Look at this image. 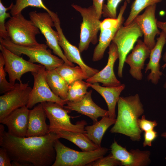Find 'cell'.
I'll list each match as a JSON object with an SVG mask.
<instances>
[{
	"label": "cell",
	"instance_id": "52a82bcc",
	"mask_svg": "<svg viewBox=\"0 0 166 166\" xmlns=\"http://www.w3.org/2000/svg\"><path fill=\"white\" fill-rule=\"evenodd\" d=\"M71 6L80 13L82 18L78 48L82 52L87 49L90 43L95 44L97 43V34L101 22L93 5L88 8L73 4Z\"/></svg>",
	"mask_w": 166,
	"mask_h": 166
},
{
	"label": "cell",
	"instance_id": "ba28073f",
	"mask_svg": "<svg viewBox=\"0 0 166 166\" xmlns=\"http://www.w3.org/2000/svg\"><path fill=\"white\" fill-rule=\"evenodd\" d=\"M143 35L140 27L133 21L127 25H122L113 39L112 42L116 45L118 53L117 74L120 77H123V69L126 57L133 49L138 38Z\"/></svg>",
	"mask_w": 166,
	"mask_h": 166
},
{
	"label": "cell",
	"instance_id": "603a6c76",
	"mask_svg": "<svg viewBox=\"0 0 166 166\" xmlns=\"http://www.w3.org/2000/svg\"><path fill=\"white\" fill-rule=\"evenodd\" d=\"M90 87L98 92L105 100L108 109L109 117L116 118L115 108L121 92L124 89V84L115 87H105L100 85L98 83H90Z\"/></svg>",
	"mask_w": 166,
	"mask_h": 166
},
{
	"label": "cell",
	"instance_id": "277c9868",
	"mask_svg": "<svg viewBox=\"0 0 166 166\" xmlns=\"http://www.w3.org/2000/svg\"><path fill=\"white\" fill-rule=\"evenodd\" d=\"M0 44L19 56L22 54L26 55L29 58V61L39 63L46 70L55 69L65 62L61 58L53 55L50 50L47 49V45L44 44L35 47L19 45L13 43L8 38H0Z\"/></svg>",
	"mask_w": 166,
	"mask_h": 166
},
{
	"label": "cell",
	"instance_id": "f6af8a7d",
	"mask_svg": "<svg viewBox=\"0 0 166 166\" xmlns=\"http://www.w3.org/2000/svg\"><path fill=\"white\" fill-rule=\"evenodd\" d=\"M93 1H94L95 0H92Z\"/></svg>",
	"mask_w": 166,
	"mask_h": 166
},
{
	"label": "cell",
	"instance_id": "3957f363",
	"mask_svg": "<svg viewBox=\"0 0 166 166\" xmlns=\"http://www.w3.org/2000/svg\"><path fill=\"white\" fill-rule=\"evenodd\" d=\"M8 38L15 44L25 46L41 45L36 36L40 33L39 29L30 19L25 18L20 13L11 16L5 24Z\"/></svg>",
	"mask_w": 166,
	"mask_h": 166
},
{
	"label": "cell",
	"instance_id": "e575fe53",
	"mask_svg": "<svg viewBox=\"0 0 166 166\" xmlns=\"http://www.w3.org/2000/svg\"><path fill=\"white\" fill-rule=\"evenodd\" d=\"M137 122L139 128L142 132L153 130L157 125V122L155 120L151 121L146 120L144 115H142L141 119L139 118Z\"/></svg>",
	"mask_w": 166,
	"mask_h": 166
},
{
	"label": "cell",
	"instance_id": "7402d4cb",
	"mask_svg": "<svg viewBox=\"0 0 166 166\" xmlns=\"http://www.w3.org/2000/svg\"><path fill=\"white\" fill-rule=\"evenodd\" d=\"M46 117L42 103L30 110L26 137L42 136L49 133V125L46 122Z\"/></svg>",
	"mask_w": 166,
	"mask_h": 166
},
{
	"label": "cell",
	"instance_id": "d590c367",
	"mask_svg": "<svg viewBox=\"0 0 166 166\" xmlns=\"http://www.w3.org/2000/svg\"><path fill=\"white\" fill-rule=\"evenodd\" d=\"M157 132L154 130L145 132L144 133V147L146 146H151L152 142L157 136Z\"/></svg>",
	"mask_w": 166,
	"mask_h": 166
},
{
	"label": "cell",
	"instance_id": "4fadbf2b",
	"mask_svg": "<svg viewBox=\"0 0 166 166\" xmlns=\"http://www.w3.org/2000/svg\"><path fill=\"white\" fill-rule=\"evenodd\" d=\"M52 16L54 27L59 35V45L63 49L67 60L72 63L78 65L85 72L89 78L98 73L99 70L91 68L85 63L82 59L78 48L71 44L67 40L61 27L60 21L57 14L54 13Z\"/></svg>",
	"mask_w": 166,
	"mask_h": 166
},
{
	"label": "cell",
	"instance_id": "cb8c5ba5",
	"mask_svg": "<svg viewBox=\"0 0 166 166\" xmlns=\"http://www.w3.org/2000/svg\"><path fill=\"white\" fill-rule=\"evenodd\" d=\"M116 121V118L103 117L93 125L85 127V135L94 144L101 147V141L105 133L111 126L115 124Z\"/></svg>",
	"mask_w": 166,
	"mask_h": 166
},
{
	"label": "cell",
	"instance_id": "e0dca14e",
	"mask_svg": "<svg viewBox=\"0 0 166 166\" xmlns=\"http://www.w3.org/2000/svg\"><path fill=\"white\" fill-rule=\"evenodd\" d=\"M150 52V49L144 41L139 39L136 41V44L131 53L126 57L125 62L130 67L129 73L137 81L143 78L141 70L144 69L145 61L149 57Z\"/></svg>",
	"mask_w": 166,
	"mask_h": 166
},
{
	"label": "cell",
	"instance_id": "30bf717a",
	"mask_svg": "<svg viewBox=\"0 0 166 166\" xmlns=\"http://www.w3.org/2000/svg\"><path fill=\"white\" fill-rule=\"evenodd\" d=\"M46 71L45 67L42 65L38 71L31 73L34 83L26 105L28 109H32L37 103L45 102L57 103L62 106L66 104V102L55 95L50 88L46 79Z\"/></svg>",
	"mask_w": 166,
	"mask_h": 166
},
{
	"label": "cell",
	"instance_id": "ac0fdd59",
	"mask_svg": "<svg viewBox=\"0 0 166 166\" xmlns=\"http://www.w3.org/2000/svg\"><path fill=\"white\" fill-rule=\"evenodd\" d=\"M92 90L81 99L75 101L68 102L64 108L70 110H73L90 118L94 123L98 121L99 117L109 116L108 110H105L96 104L91 97Z\"/></svg>",
	"mask_w": 166,
	"mask_h": 166
},
{
	"label": "cell",
	"instance_id": "9a60e30c",
	"mask_svg": "<svg viewBox=\"0 0 166 166\" xmlns=\"http://www.w3.org/2000/svg\"><path fill=\"white\" fill-rule=\"evenodd\" d=\"M110 148L111 153L121 162V166H146L151 163V153L149 151H141L137 149H132L128 152L115 140Z\"/></svg>",
	"mask_w": 166,
	"mask_h": 166
},
{
	"label": "cell",
	"instance_id": "2e32d148",
	"mask_svg": "<svg viewBox=\"0 0 166 166\" xmlns=\"http://www.w3.org/2000/svg\"><path fill=\"white\" fill-rule=\"evenodd\" d=\"M108 53V61L106 65L102 70L87 79V82L90 84L100 83L102 84V86L109 87L117 86L121 84L114 72V64L119 58V55L117 46L113 42L109 46Z\"/></svg>",
	"mask_w": 166,
	"mask_h": 166
},
{
	"label": "cell",
	"instance_id": "8992f818",
	"mask_svg": "<svg viewBox=\"0 0 166 166\" xmlns=\"http://www.w3.org/2000/svg\"><path fill=\"white\" fill-rule=\"evenodd\" d=\"M41 103L49 121V132L65 130L86 134L85 127L87 123L85 121H78L73 124L71 122V117L68 115L70 110L54 102Z\"/></svg>",
	"mask_w": 166,
	"mask_h": 166
},
{
	"label": "cell",
	"instance_id": "1f68e13d",
	"mask_svg": "<svg viewBox=\"0 0 166 166\" xmlns=\"http://www.w3.org/2000/svg\"><path fill=\"white\" fill-rule=\"evenodd\" d=\"M122 0H107V3L103 5L102 15L105 17L117 18V9L119 4ZM125 1L129 3L131 0Z\"/></svg>",
	"mask_w": 166,
	"mask_h": 166
},
{
	"label": "cell",
	"instance_id": "6da1fadb",
	"mask_svg": "<svg viewBox=\"0 0 166 166\" xmlns=\"http://www.w3.org/2000/svg\"><path fill=\"white\" fill-rule=\"evenodd\" d=\"M59 139L53 132L42 136L20 137L5 132L0 145L6 150L11 160L18 162L19 166H50L55 160L54 144Z\"/></svg>",
	"mask_w": 166,
	"mask_h": 166
},
{
	"label": "cell",
	"instance_id": "ffe728a7",
	"mask_svg": "<svg viewBox=\"0 0 166 166\" xmlns=\"http://www.w3.org/2000/svg\"><path fill=\"white\" fill-rule=\"evenodd\" d=\"M154 47L151 50L148 62L146 65L145 73L150 70L147 79L154 85L158 84L162 73L160 71V61L163 47L166 42V35L162 31L157 39Z\"/></svg>",
	"mask_w": 166,
	"mask_h": 166
},
{
	"label": "cell",
	"instance_id": "5b68a950",
	"mask_svg": "<svg viewBox=\"0 0 166 166\" xmlns=\"http://www.w3.org/2000/svg\"><path fill=\"white\" fill-rule=\"evenodd\" d=\"M59 139L54 143L56 156L52 166H88L104 156L109 150L107 148L101 147L92 151H77L65 146Z\"/></svg>",
	"mask_w": 166,
	"mask_h": 166
},
{
	"label": "cell",
	"instance_id": "7c38bea8",
	"mask_svg": "<svg viewBox=\"0 0 166 166\" xmlns=\"http://www.w3.org/2000/svg\"><path fill=\"white\" fill-rule=\"evenodd\" d=\"M14 87L0 97V120L14 111L26 106L32 88L29 82L16 83Z\"/></svg>",
	"mask_w": 166,
	"mask_h": 166
},
{
	"label": "cell",
	"instance_id": "d6a6232c",
	"mask_svg": "<svg viewBox=\"0 0 166 166\" xmlns=\"http://www.w3.org/2000/svg\"><path fill=\"white\" fill-rule=\"evenodd\" d=\"M5 62L3 56L0 53V93L3 94L10 90L14 87V85L8 82L6 78V73L4 69Z\"/></svg>",
	"mask_w": 166,
	"mask_h": 166
},
{
	"label": "cell",
	"instance_id": "f1b7e54d",
	"mask_svg": "<svg viewBox=\"0 0 166 166\" xmlns=\"http://www.w3.org/2000/svg\"><path fill=\"white\" fill-rule=\"evenodd\" d=\"M162 0H134L132 3L128 17L124 23V26L132 22L135 17L148 6L159 3Z\"/></svg>",
	"mask_w": 166,
	"mask_h": 166
},
{
	"label": "cell",
	"instance_id": "4dcf8cb0",
	"mask_svg": "<svg viewBox=\"0 0 166 166\" xmlns=\"http://www.w3.org/2000/svg\"><path fill=\"white\" fill-rule=\"evenodd\" d=\"M13 5L14 4L12 2L9 7H6L2 4L1 0H0V38L6 39L8 38L5 22L7 18L11 17L10 14L7 11L10 10Z\"/></svg>",
	"mask_w": 166,
	"mask_h": 166
},
{
	"label": "cell",
	"instance_id": "9c48e42d",
	"mask_svg": "<svg viewBox=\"0 0 166 166\" xmlns=\"http://www.w3.org/2000/svg\"><path fill=\"white\" fill-rule=\"evenodd\" d=\"M29 15L31 20L44 36L46 45L53 50L54 54L62 59L65 62L71 66L74 65L69 61L63 53L59 45V35L57 32L52 28L54 26L53 20L50 14L46 12H30Z\"/></svg>",
	"mask_w": 166,
	"mask_h": 166
},
{
	"label": "cell",
	"instance_id": "8d00e7d4",
	"mask_svg": "<svg viewBox=\"0 0 166 166\" xmlns=\"http://www.w3.org/2000/svg\"><path fill=\"white\" fill-rule=\"evenodd\" d=\"M11 161L6 150L1 147L0 148V166H12Z\"/></svg>",
	"mask_w": 166,
	"mask_h": 166
},
{
	"label": "cell",
	"instance_id": "8fae6325",
	"mask_svg": "<svg viewBox=\"0 0 166 166\" xmlns=\"http://www.w3.org/2000/svg\"><path fill=\"white\" fill-rule=\"evenodd\" d=\"M0 49L4 60L5 70L8 74L9 82L13 85L16 80L22 82L21 79L23 74L28 72H37L42 66L26 60L1 44Z\"/></svg>",
	"mask_w": 166,
	"mask_h": 166
},
{
	"label": "cell",
	"instance_id": "484cf974",
	"mask_svg": "<svg viewBox=\"0 0 166 166\" xmlns=\"http://www.w3.org/2000/svg\"><path fill=\"white\" fill-rule=\"evenodd\" d=\"M46 79L52 92L62 100L67 97L69 85L55 69L46 71Z\"/></svg>",
	"mask_w": 166,
	"mask_h": 166
},
{
	"label": "cell",
	"instance_id": "4316f807",
	"mask_svg": "<svg viewBox=\"0 0 166 166\" xmlns=\"http://www.w3.org/2000/svg\"><path fill=\"white\" fill-rule=\"evenodd\" d=\"M55 69L69 85L76 81L89 78L80 66H71L64 62Z\"/></svg>",
	"mask_w": 166,
	"mask_h": 166
},
{
	"label": "cell",
	"instance_id": "f35d334b",
	"mask_svg": "<svg viewBox=\"0 0 166 166\" xmlns=\"http://www.w3.org/2000/svg\"><path fill=\"white\" fill-rule=\"evenodd\" d=\"M104 0H95L93 5L95 8L98 17L100 19L102 15V9Z\"/></svg>",
	"mask_w": 166,
	"mask_h": 166
},
{
	"label": "cell",
	"instance_id": "ab89813d",
	"mask_svg": "<svg viewBox=\"0 0 166 166\" xmlns=\"http://www.w3.org/2000/svg\"><path fill=\"white\" fill-rule=\"evenodd\" d=\"M157 26L166 35V22L157 21Z\"/></svg>",
	"mask_w": 166,
	"mask_h": 166
},
{
	"label": "cell",
	"instance_id": "74e56055",
	"mask_svg": "<svg viewBox=\"0 0 166 166\" xmlns=\"http://www.w3.org/2000/svg\"><path fill=\"white\" fill-rule=\"evenodd\" d=\"M119 21V18L118 16L117 18H108L105 19L101 23L100 30L115 26L118 24Z\"/></svg>",
	"mask_w": 166,
	"mask_h": 166
},
{
	"label": "cell",
	"instance_id": "7a4b0ae2",
	"mask_svg": "<svg viewBox=\"0 0 166 166\" xmlns=\"http://www.w3.org/2000/svg\"><path fill=\"white\" fill-rule=\"evenodd\" d=\"M117 103V117L110 132L124 135L133 141H140L142 131L137 121L144 110L139 95L120 97Z\"/></svg>",
	"mask_w": 166,
	"mask_h": 166
},
{
	"label": "cell",
	"instance_id": "60d3db41",
	"mask_svg": "<svg viewBox=\"0 0 166 166\" xmlns=\"http://www.w3.org/2000/svg\"><path fill=\"white\" fill-rule=\"evenodd\" d=\"M3 124H0V144L2 142L5 132L4 131V127Z\"/></svg>",
	"mask_w": 166,
	"mask_h": 166
},
{
	"label": "cell",
	"instance_id": "5bb4252c",
	"mask_svg": "<svg viewBox=\"0 0 166 166\" xmlns=\"http://www.w3.org/2000/svg\"><path fill=\"white\" fill-rule=\"evenodd\" d=\"M156 6L155 4L148 6L142 14L138 15L133 21L140 29L144 36V42L150 50L156 45V36L160 35L161 33L157 26V20L156 18Z\"/></svg>",
	"mask_w": 166,
	"mask_h": 166
},
{
	"label": "cell",
	"instance_id": "d4e9b609",
	"mask_svg": "<svg viewBox=\"0 0 166 166\" xmlns=\"http://www.w3.org/2000/svg\"><path fill=\"white\" fill-rule=\"evenodd\" d=\"M60 138L66 139L79 147L83 151H90L98 149L99 147L92 141L85 134L65 130L55 132Z\"/></svg>",
	"mask_w": 166,
	"mask_h": 166
},
{
	"label": "cell",
	"instance_id": "d6986e66",
	"mask_svg": "<svg viewBox=\"0 0 166 166\" xmlns=\"http://www.w3.org/2000/svg\"><path fill=\"white\" fill-rule=\"evenodd\" d=\"M29 111L26 106L18 108L0 120V123L7 126L10 134L18 137H26Z\"/></svg>",
	"mask_w": 166,
	"mask_h": 166
},
{
	"label": "cell",
	"instance_id": "b9f144b4",
	"mask_svg": "<svg viewBox=\"0 0 166 166\" xmlns=\"http://www.w3.org/2000/svg\"><path fill=\"white\" fill-rule=\"evenodd\" d=\"M163 60L165 62L163 65L162 67L163 69H164L166 66V51L164 53L163 56Z\"/></svg>",
	"mask_w": 166,
	"mask_h": 166
},
{
	"label": "cell",
	"instance_id": "836d02e7",
	"mask_svg": "<svg viewBox=\"0 0 166 166\" xmlns=\"http://www.w3.org/2000/svg\"><path fill=\"white\" fill-rule=\"evenodd\" d=\"M121 166V162L115 158L111 153L108 156L102 157L89 164L88 166Z\"/></svg>",
	"mask_w": 166,
	"mask_h": 166
},
{
	"label": "cell",
	"instance_id": "83f0119b",
	"mask_svg": "<svg viewBox=\"0 0 166 166\" xmlns=\"http://www.w3.org/2000/svg\"><path fill=\"white\" fill-rule=\"evenodd\" d=\"M90 87V83L83 80L76 81L69 85L67 97L64 100L68 102L78 101L87 93V90Z\"/></svg>",
	"mask_w": 166,
	"mask_h": 166
},
{
	"label": "cell",
	"instance_id": "f546056e",
	"mask_svg": "<svg viewBox=\"0 0 166 166\" xmlns=\"http://www.w3.org/2000/svg\"><path fill=\"white\" fill-rule=\"evenodd\" d=\"M29 6L42 8L50 15L53 12L45 5L42 0H16L15 4L10 10V13L12 16L21 13L23 9Z\"/></svg>",
	"mask_w": 166,
	"mask_h": 166
},
{
	"label": "cell",
	"instance_id": "44dd1931",
	"mask_svg": "<svg viewBox=\"0 0 166 166\" xmlns=\"http://www.w3.org/2000/svg\"><path fill=\"white\" fill-rule=\"evenodd\" d=\"M127 4L128 3L125 1L120 8L118 15L119 21L117 26L100 30L99 42L93 51L92 58L93 61H98L102 58L106 49L110 44L117 30L124 23V19L123 14Z\"/></svg>",
	"mask_w": 166,
	"mask_h": 166
},
{
	"label": "cell",
	"instance_id": "7bdbcfd3",
	"mask_svg": "<svg viewBox=\"0 0 166 166\" xmlns=\"http://www.w3.org/2000/svg\"><path fill=\"white\" fill-rule=\"evenodd\" d=\"M161 136L162 137L166 139V132H165L162 133Z\"/></svg>",
	"mask_w": 166,
	"mask_h": 166
},
{
	"label": "cell",
	"instance_id": "ee69618b",
	"mask_svg": "<svg viewBox=\"0 0 166 166\" xmlns=\"http://www.w3.org/2000/svg\"><path fill=\"white\" fill-rule=\"evenodd\" d=\"M164 88L165 89L166 91V81L165 82L164 85Z\"/></svg>",
	"mask_w": 166,
	"mask_h": 166
}]
</instances>
